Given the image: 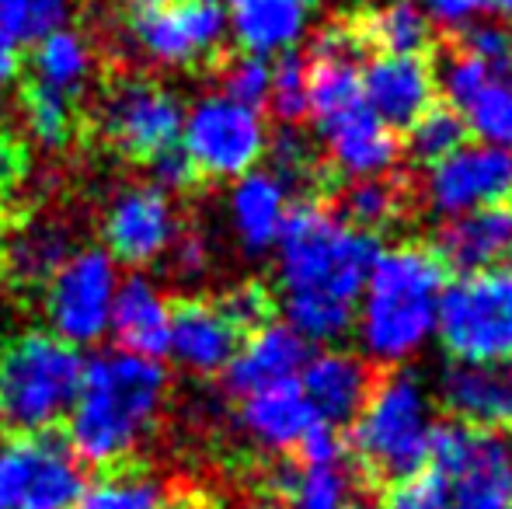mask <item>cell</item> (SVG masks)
I'll return each mask as SVG.
<instances>
[{
	"label": "cell",
	"instance_id": "25",
	"mask_svg": "<svg viewBox=\"0 0 512 509\" xmlns=\"http://www.w3.org/2000/svg\"><path fill=\"white\" fill-rule=\"evenodd\" d=\"M512 248V210L506 206H481L460 213L443 224L436 234V255L443 265L464 272H481L499 265Z\"/></svg>",
	"mask_w": 512,
	"mask_h": 509
},
{
	"label": "cell",
	"instance_id": "3",
	"mask_svg": "<svg viewBox=\"0 0 512 509\" xmlns=\"http://www.w3.org/2000/svg\"><path fill=\"white\" fill-rule=\"evenodd\" d=\"M446 265L425 245L380 248L356 300V332L366 360L380 367L408 363L436 339Z\"/></svg>",
	"mask_w": 512,
	"mask_h": 509
},
{
	"label": "cell",
	"instance_id": "8",
	"mask_svg": "<svg viewBox=\"0 0 512 509\" xmlns=\"http://www.w3.org/2000/svg\"><path fill=\"white\" fill-rule=\"evenodd\" d=\"M178 147L196 175L234 182L262 164L269 150V129L258 109L234 102L223 91H209L185 109Z\"/></svg>",
	"mask_w": 512,
	"mask_h": 509
},
{
	"label": "cell",
	"instance_id": "39",
	"mask_svg": "<svg viewBox=\"0 0 512 509\" xmlns=\"http://www.w3.org/2000/svg\"><path fill=\"white\" fill-rule=\"evenodd\" d=\"M269 81H272V60L255 53H237L234 60H227L220 74V91L227 98L251 109H262L269 98Z\"/></svg>",
	"mask_w": 512,
	"mask_h": 509
},
{
	"label": "cell",
	"instance_id": "45",
	"mask_svg": "<svg viewBox=\"0 0 512 509\" xmlns=\"http://www.w3.org/2000/svg\"><path fill=\"white\" fill-rule=\"evenodd\" d=\"M150 171H154V185L164 192H178V189H189L196 171H192L189 157L182 154V147H171L164 154L150 157Z\"/></svg>",
	"mask_w": 512,
	"mask_h": 509
},
{
	"label": "cell",
	"instance_id": "22",
	"mask_svg": "<svg viewBox=\"0 0 512 509\" xmlns=\"http://www.w3.org/2000/svg\"><path fill=\"white\" fill-rule=\"evenodd\" d=\"M317 415L304 398L297 381L276 387H262L255 394H244L237 408L241 433L265 454H290L304 443V436L317 426Z\"/></svg>",
	"mask_w": 512,
	"mask_h": 509
},
{
	"label": "cell",
	"instance_id": "33",
	"mask_svg": "<svg viewBox=\"0 0 512 509\" xmlns=\"http://www.w3.org/2000/svg\"><path fill=\"white\" fill-rule=\"evenodd\" d=\"M21 119H25V129L39 147L46 150H60L70 143L77 129V112H74V98H63L56 91L35 88L25 95L21 102Z\"/></svg>",
	"mask_w": 512,
	"mask_h": 509
},
{
	"label": "cell",
	"instance_id": "36",
	"mask_svg": "<svg viewBox=\"0 0 512 509\" xmlns=\"http://www.w3.org/2000/svg\"><path fill=\"white\" fill-rule=\"evenodd\" d=\"M70 14L74 0H0V32H7L21 46L67 25Z\"/></svg>",
	"mask_w": 512,
	"mask_h": 509
},
{
	"label": "cell",
	"instance_id": "6",
	"mask_svg": "<svg viewBox=\"0 0 512 509\" xmlns=\"http://www.w3.org/2000/svg\"><path fill=\"white\" fill-rule=\"evenodd\" d=\"M436 335L457 363L512 360V272H464L443 286Z\"/></svg>",
	"mask_w": 512,
	"mask_h": 509
},
{
	"label": "cell",
	"instance_id": "31",
	"mask_svg": "<svg viewBox=\"0 0 512 509\" xmlns=\"http://www.w3.org/2000/svg\"><path fill=\"white\" fill-rule=\"evenodd\" d=\"M310 116L328 119L363 102V70L359 56H317L307 63Z\"/></svg>",
	"mask_w": 512,
	"mask_h": 509
},
{
	"label": "cell",
	"instance_id": "50",
	"mask_svg": "<svg viewBox=\"0 0 512 509\" xmlns=\"http://www.w3.org/2000/svg\"><path fill=\"white\" fill-rule=\"evenodd\" d=\"M112 7H119V11H129V14H140V11H150V7H161L168 4V0H108Z\"/></svg>",
	"mask_w": 512,
	"mask_h": 509
},
{
	"label": "cell",
	"instance_id": "44",
	"mask_svg": "<svg viewBox=\"0 0 512 509\" xmlns=\"http://www.w3.org/2000/svg\"><path fill=\"white\" fill-rule=\"evenodd\" d=\"M418 7L429 18V25L443 32H467L478 18L474 0H418Z\"/></svg>",
	"mask_w": 512,
	"mask_h": 509
},
{
	"label": "cell",
	"instance_id": "13",
	"mask_svg": "<svg viewBox=\"0 0 512 509\" xmlns=\"http://www.w3.org/2000/svg\"><path fill=\"white\" fill-rule=\"evenodd\" d=\"M105 252L126 265H154L175 248L182 238V217L171 192L157 189L154 182L126 185L112 196L102 217Z\"/></svg>",
	"mask_w": 512,
	"mask_h": 509
},
{
	"label": "cell",
	"instance_id": "56",
	"mask_svg": "<svg viewBox=\"0 0 512 509\" xmlns=\"http://www.w3.org/2000/svg\"><path fill=\"white\" fill-rule=\"evenodd\" d=\"M509 509H512V506H509Z\"/></svg>",
	"mask_w": 512,
	"mask_h": 509
},
{
	"label": "cell",
	"instance_id": "41",
	"mask_svg": "<svg viewBox=\"0 0 512 509\" xmlns=\"http://www.w3.org/2000/svg\"><path fill=\"white\" fill-rule=\"evenodd\" d=\"M450 496H446V482L432 468H422L418 475L401 478L391 492H387L380 509H446Z\"/></svg>",
	"mask_w": 512,
	"mask_h": 509
},
{
	"label": "cell",
	"instance_id": "10",
	"mask_svg": "<svg viewBox=\"0 0 512 509\" xmlns=\"http://www.w3.org/2000/svg\"><path fill=\"white\" fill-rule=\"evenodd\" d=\"M84 489L77 454L49 433L0 440V509H70Z\"/></svg>",
	"mask_w": 512,
	"mask_h": 509
},
{
	"label": "cell",
	"instance_id": "38",
	"mask_svg": "<svg viewBox=\"0 0 512 509\" xmlns=\"http://www.w3.org/2000/svg\"><path fill=\"white\" fill-rule=\"evenodd\" d=\"M492 74H495V70L488 67V63H481L474 53L457 49V53H450L443 63H439L436 91L446 98V105H450V109L464 112L467 105L474 102V95H478V91L492 81Z\"/></svg>",
	"mask_w": 512,
	"mask_h": 509
},
{
	"label": "cell",
	"instance_id": "5",
	"mask_svg": "<svg viewBox=\"0 0 512 509\" xmlns=\"http://www.w3.org/2000/svg\"><path fill=\"white\" fill-rule=\"evenodd\" d=\"M436 426L432 394L408 370H394L373 384L366 405L352 419V450L380 478H411L429 461V436Z\"/></svg>",
	"mask_w": 512,
	"mask_h": 509
},
{
	"label": "cell",
	"instance_id": "7",
	"mask_svg": "<svg viewBox=\"0 0 512 509\" xmlns=\"http://www.w3.org/2000/svg\"><path fill=\"white\" fill-rule=\"evenodd\" d=\"M446 482V509H509L512 506V440L499 429H471L467 422H436L429 461Z\"/></svg>",
	"mask_w": 512,
	"mask_h": 509
},
{
	"label": "cell",
	"instance_id": "15",
	"mask_svg": "<svg viewBox=\"0 0 512 509\" xmlns=\"http://www.w3.org/2000/svg\"><path fill=\"white\" fill-rule=\"evenodd\" d=\"M317 133H321L331 168L342 178H349V182L384 178L398 168V136H394V129L387 123H380L363 102L345 112H335L328 119H317Z\"/></svg>",
	"mask_w": 512,
	"mask_h": 509
},
{
	"label": "cell",
	"instance_id": "9",
	"mask_svg": "<svg viewBox=\"0 0 512 509\" xmlns=\"http://www.w3.org/2000/svg\"><path fill=\"white\" fill-rule=\"evenodd\" d=\"M119 265L105 248H74L46 283V321L56 339L74 349L98 346L112 325V300L119 290Z\"/></svg>",
	"mask_w": 512,
	"mask_h": 509
},
{
	"label": "cell",
	"instance_id": "42",
	"mask_svg": "<svg viewBox=\"0 0 512 509\" xmlns=\"http://www.w3.org/2000/svg\"><path fill=\"white\" fill-rule=\"evenodd\" d=\"M265 157H272V171H276L286 185L300 182V178L310 171V161H314L310 143L293 126L283 129L279 136H269V150H265Z\"/></svg>",
	"mask_w": 512,
	"mask_h": 509
},
{
	"label": "cell",
	"instance_id": "32",
	"mask_svg": "<svg viewBox=\"0 0 512 509\" xmlns=\"http://www.w3.org/2000/svg\"><path fill=\"white\" fill-rule=\"evenodd\" d=\"M464 126L478 143L512 154V77L492 74V81L474 95L464 112Z\"/></svg>",
	"mask_w": 512,
	"mask_h": 509
},
{
	"label": "cell",
	"instance_id": "54",
	"mask_svg": "<svg viewBox=\"0 0 512 509\" xmlns=\"http://www.w3.org/2000/svg\"><path fill=\"white\" fill-rule=\"evenodd\" d=\"M345 509H363V506H345Z\"/></svg>",
	"mask_w": 512,
	"mask_h": 509
},
{
	"label": "cell",
	"instance_id": "57",
	"mask_svg": "<svg viewBox=\"0 0 512 509\" xmlns=\"http://www.w3.org/2000/svg\"><path fill=\"white\" fill-rule=\"evenodd\" d=\"M509 35H512V32H509Z\"/></svg>",
	"mask_w": 512,
	"mask_h": 509
},
{
	"label": "cell",
	"instance_id": "23",
	"mask_svg": "<svg viewBox=\"0 0 512 509\" xmlns=\"http://www.w3.org/2000/svg\"><path fill=\"white\" fill-rule=\"evenodd\" d=\"M168 325L171 300L157 279L143 276V272L119 279L112 300V325H108V335H115L119 349L161 360L164 346H168Z\"/></svg>",
	"mask_w": 512,
	"mask_h": 509
},
{
	"label": "cell",
	"instance_id": "51",
	"mask_svg": "<svg viewBox=\"0 0 512 509\" xmlns=\"http://www.w3.org/2000/svg\"><path fill=\"white\" fill-rule=\"evenodd\" d=\"M244 509H283L279 503H251V506H244Z\"/></svg>",
	"mask_w": 512,
	"mask_h": 509
},
{
	"label": "cell",
	"instance_id": "26",
	"mask_svg": "<svg viewBox=\"0 0 512 509\" xmlns=\"http://www.w3.org/2000/svg\"><path fill=\"white\" fill-rule=\"evenodd\" d=\"M70 252H74L70 227L53 217H35L11 231V238L0 245V262L14 283L32 290V286H46Z\"/></svg>",
	"mask_w": 512,
	"mask_h": 509
},
{
	"label": "cell",
	"instance_id": "16",
	"mask_svg": "<svg viewBox=\"0 0 512 509\" xmlns=\"http://www.w3.org/2000/svg\"><path fill=\"white\" fill-rule=\"evenodd\" d=\"M436 95V74L422 56L380 53L363 67V105L391 129H408Z\"/></svg>",
	"mask_w": 512,
	"mask_h": 509
},
{
	"label": "cell",
	"instance_id": "29",
	"mask_svg": "<svg viewBox=\"0 0 512 509\" xmlns=\"http://www.w3.org/2000/svg\"><path fill=\"white\" fill-rule=\"evenodd\" d=\"M286 506L283 509H345L356 492V475L345 457L338 461H304L279 475Z\"/></svg>",
	"mask_w": 512,
	"mask_h": 509
},
{
	"label": "cell",
	"instance_id": "34",
	"mask_svg": "<svg viewBox=\"0 0 512 509\" xmlns=\"http://www.w3.org/2000/svg\"><path fill=\"white\" fill-rule=\"evenodd\" d=\"M467 143L464 116L450 105H429L415 123L408 126V154L418 164H436L439 157L453 154V150Z\"/></svg>",
	"mask_w": 512,
	"mask_h": 509
},
{
	"label": "cell",
	"instance_id": "52",
	"mask_svg": "<svg viewBox=\"0 0 512 509\" xmlns=\"http://www.w3.org/2000/svg\"><path fill=\"white\" fill-rule=\"evenodd\" d=\"M199 4H213V7H223V4H234V0H199Z\"/></svg>",
	"mask_w": 512,
	"mask_h": 509
},
{
	"label": "cell",
	"instance_id": "28",
	"mask_svg": "<svg viewBox=\"0 0 512 509\" xmlns=\"http://www.w3.org/2000/svg\"><path fill=\"white\" fill-rule=\"evenodd\" d=\"M356 32L363 46H377L380 53L394 56H422L432 42V25L418 0H384L370 7Z\"/></svg>",
	"mask_w": 512,
	"mask_h": 509
},
{
	"label": "cell",
	"instance_id": "40",
	"mask_svg": "<svg viewBox=\"0 0 512 509\" xmlns=\"http://www.w3.org/2000/svg\"><path fill=\"white\" fill-rule=\"evenodd\" d=\"M216 307L227 314V321L237 328V332H248V328L255 332V328H262L265 321H272V293H269V286H262V283L230 286Z\"/></svg>",
	"mask_w": 512,
	"mask_h": 509
},
{
	"label": "cell",
	"instance_id": "43",
	"mask_svg": "<svg viewBox=\"0 0 512 509\" xmlns=\"http://www.w3.org/2000/svg\"><path fill=\"white\" fill-rule=\"evenodd\" d=\"M467 53H474L481 63L495 70V74H506V67L512 63V35L499 21H485V25H471L467 28Z\"/></svg>",
	"mask_w": 512,
	"mask_h": 509
},
{
	"label": "cell",
	"instance_id": "48",
	"mask_svg": "<svg viewBox=\"0 0 512 509\" xmlns=\"http://www.w3.org/2000/svg\"><path fill=\"white\" fill-rule=\"evenodd\" d=\"M14 175H18V150L0 129V189H7L14 182Z\"/></svg>",
	"mask_w": 512,
	"mask_h": 509
},
{
	"label": "cell",
	"instance_id": "53",
	"mask_svg": "<svg viewBox=\"0 0 512 509\" xmlns=\"http://www.w3.org/2000/svg\"><path fill=\"white\" fill-rule=\"evenodd\" d=\"M509 272H512V248H509Z\"/></svg>",
	"mask_w": 512,
	"mask_h": 509
},
{
	"label": "cell",
	"instance_id": "1",
	"mask_svg": "<svg viewBox=\"0 0 512 509\" xmlns=\"http://www.w3.org/2000/svg\"><path fill=\"white\" fill-rule=\"evenodd\" d=\"M276 276L286 325L307 342L345 339L356 325V300L380 255L377 234L345 224L321 203L290 206L276 241Z\"/></svg>",
	"mask_w": 512,
	"mask_h": 509
},
{
	"label": "cell",
	"instance_id": "14",
	"mask_svg": "<svg viewBox=\"0 0 512 509\" xmlns=\"http://www.w3.org/2000/svg\"><path fill=\"white\" fill-rule=\"evenodd\" d=\"M512 192V154L485 147V143H460L453 154L439 157L422 175V199L429 213L450 220L460 213L499 206Z\"/></svg>",
	"mask_w": 512,
	"mask_h": 509
},
{
	"label": "cell",
	"instance_id": "24",
	"mask_svg": "<svg viewBox=\"0 0 512 509\" xmlns=\"http://www.w3.org/2000/svg\"><path fill=\"white\" fill-rule=\"evenodd\" d=\"M446 408L481 429H512V360L453 363L439 384Z\"/></svg>",
	"mask_w": 512,
	"mask_h": 509
},
{
	"label": "cell",
	"instance_id": "37",
	"mask_svg": "<svg viewBox=\"0 0 512 509\" xmlns=\"http://www.w3.org/2000/svg\"><path fill=\"white\" fill-rule=\"evenodd\" d=\"M265 105L272 116L286 126H297L300 119L310 116V95H307V60L297 53H286L272 63V81Z\"/></svg>",
	"mask_w": 512,
	"mask_h": 509
},
{
	"label": "cell",
	"instance_id": "4",
	"mask_svg": "<svg viewBox=\"0 0 512 509\" xmlns=\"http://www.w3.org/2000/svg\"><path fill=\"white\" fill-rule=\"evenodd\" d=\"M84 360L53 332H25L0 346V429L11 436L49 433L67 419Z\"/></svg>",
	"mask_w": 512,
	"mask_h": 509
},
{
	"label": "cell",
	"instance_id": "35",
	"mask_svg": "<svg viewBox=\"0 0 512 509\" xmlns=\"http://www.w3.org/2000/svg\"><path fill=\"white\" fill-rule=\"evenodd\" d=\"M401 213V196L387 178H359V182H349L342 196V213L338 217L345 224L359 227V231H384L387 224H394Z\"/></svg>",
	"mask_w": 512,
	"mask_h": 509
},
{
	"label": "cell",
	"instance_id": "18",
	"mask_svg": "<svg viewBox=\"0 0 512 509\" xmlns=\"http://www.w3.org/2000/svg\"><path fill=\"white\" fill-rule=\"evenodd\" d=\"M241 346V332L227 321V314L209 300H185L171 307L168 346L164 353L182 370L196 377L223 374Z\"/></svg>",
	"mask_w": 512,
	"mask_h": 509
},
{
	"label": "cell",
	"instance_id": "55",
	"mask_svg": "<svg viewBox=\"0 0 512 509\" xmlns=\"http://www.w3.org/2000/svg\"><path fill=\"white\" fill-rule=\"evenodd\" d=\"M509 199H512V192H509Z\"/></svg>",
	"mask_w": 512,
	"mask_h": 509
},
{
	"label": "cell",
	"instance_id": "20",
	"mask_svg": "<svg viewBox=\"0 0 512 509\" xmlns=\"http://www.w3.org/2000/svg\"><path fill=\"white\" fill-rule=\"evenodd\" d=\"M297 384L310 401L314 415L328 426H342L359 415L373 391V374L366 360L349 349H321V353L307 356L300 367Z\"/></svg>",
	"mask_w": 512,
	"mask_h": 509
},
{
	"label": "cell",
	"instance_id": "11",
	"mask_svg": "<svg viewBox=\"0 0 512 509\" xmlns=\"http://www.w3.org/2000/svg\"><path fill=\"white\" fill-rule=\"evenodd\" d=\"M129 49L150 67L189 70L216 60L227 42V14L223 7L199 0H168L161 7L133 14L129 21Z\"/></svg>",
	"mask_w": 512,
	"mask_h": 509
},
{
	"label": "cell",
	"instance_id": "30",
	"mask_svg": "<svg viewBox=\"0 0 512 509\" xmlns=\"http://www.w3.org/2000/svg\"><path fill=\"white\" fill-rule=\"evenodd\" d=\"M171 496L164 482L150 471L119 468L105 471L98 482L84 485L70 509H168Z\"/></svg>",
	"mask_w": 512,
	"mask_h": 509
},
{
	"label": "cell",
	"instance_id": "21",
	"mask_svg": "<svg viewBox=\"0 0 512 509\" xmlns=\"http://www.w3.org/2000/svg\"><path fill=\"white\" fill-rule=\"evenodd\" d=\"M307 356H310L307 342L286 321L283 325L279 321H265L262 328L251 332L248 342L237 346L234 360L223 370V381H227L230 394L244 398V394H255L262 387L297 381Z\"/></svg>",
	"mask_w": 512,
	"mask_h": 509
},
{
	"label": "cell",
	"instance_id": "27",
	"mask_svg": "<svg viewBox=\"0 0 512 509\" xmlns=\"http://www.w3.org/2000/svg\"><path fill=\"white\" fill-rule=\"evenodd\" d=\"M95 42L70 25H60L35 39L32 49V77L35 88L56 91L63 98H77L95 77Z\"/></svg>",
	"mask_w": 512,
	"mask_h": 509
},
{
	"label": "cell",
	"instance_id": "49",
	"mask_svg": "<svg viewBox=\"0 0 512 509\" xmlns=\"http://www.w3.org/2000/svg\"><path fill=\"white\" fill-rule=\"evenodd\" d=\"M474 11L488 21H512V0H474Z\"/></svg>",
	"mask_w": 512,
	"mask_h": 509
},
{
	"label": "cell",
	"instance_id": "12",
	"mask_svg": "<svg viewBox=\"0 0 512 509\" xmlns=\"http://www.w3.org/2000/svg\"><path fill=\"white\" fill-rule=\"evenodd\" d=\"M182 102L175 91L150 77H122L105 91L98 109V129L119 154L150 161L178 147L182 133Z\"/></svg>",
	"mask_w": 512,
	"mask_h": 509
},
{
	"label": "cell",
	"instance_id": "2",
	"mask_svg": "<svg viewBox=\"0 0 512 509\" xmlns=\"http://www.w3.org/2000/svg\"><path fill=\"white\" fill-rule=\"evenodd\" d=\"M168 405V370L154 356L112 349L84 363L67 412V447L81 464L119 468L154 436Z\"/></svg>",
	"mask_w": 512,
	"mask_h": 509
},
{
	"label": "cell",
	"instance_id": "17",
	"mask_svg": "<svg viewBox=\"0 0 512 509\" xmlns=\"http://www.w3.org/2000/svg\"><path fill=\"white\" fill-rule=\"evenodd\" d=\"M317 25V0H234L227 14V35L241 53L286 56L304 46Z\"/></svg>",
	"mask_w": 512,
	"mask_h": 509
},
{
	"label": "cell",
	"instance_id": "47",
	"mask_svg": "<svg viewBox=\"0 0 512 509\" xmlns=\"http://www.w3.org/2000/svg\"><path fill=\"white\" fill-rule=\"evenodd\" d=\"M21 70V53H18V42L11 39L7 32H0V95L14 84Z\"/></svg>",
	"mask_w": 512,
	"mask_h": 509
},
{
	"label": "cell",
	"instance_id": "46",
	"mask_svg": "<svg viewBox=\"0 0 512 509\" xmlns=\"http://www.w3.org/2000/svg\"><path fill=\"white\" fill-rule=\"evenodd\" d=\"M168 258L175 262V269L182 272L185 279H199L209 269V245L203 238H178L175 248L168 252Z\"/></svg>",
	"mask_w": 512,
	"mask_h": 509
},
{
	"label": "cell",
	"instance_id": "19",
	"mask_svg": "<svg viewBox=\"0 0 512 509\" xmlns=\"http://www.w3.org/2000/svg\"><path fill=\"white\" fill-rule=\"evenodd\" d=\"M290 217V185L276 171L255 168L234 178L227 196L230 234L248 255H269Z\"/></svg>",
	"mask_w": 512,
	"mask_h": 509
}]
</instances>
